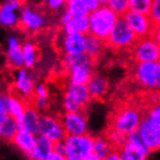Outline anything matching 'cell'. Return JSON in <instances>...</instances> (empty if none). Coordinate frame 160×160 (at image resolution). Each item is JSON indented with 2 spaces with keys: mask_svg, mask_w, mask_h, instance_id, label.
I'll list each match as a JSON object with an SVG mask.
<instances>
[{
  "mask_svg": "<svg viewBox=\"0 0 160 160\" xmlns=\"http://www.w3.org/2000/svg\"><path fill=\"white\" fill-rule=\"evenodd\" d=\"M145 118V111L134 104H126L117 109L110 120V127L126 135L136 132Z\"/></svg>",
  "mask_w": 160,
  "mask_h": 160,
  "instance_id": "6da1fadb",
  "label": "cell"
},
{
  "mask_svg": "<svg viewBox=\"0 0 160 160\" xmlns=\"http://www.w3.org/2000/svg\"><path fill=\"white\" fill-rule=\"evenodd\" d=\"M119 17L120 16H118L109 5H101L88 15V33L106 41L112 28L117 24Z\"/></svg>",
  "mask_w": 160,
  "mask_h": 160,
  "instance_id": "7a4b0ae2",
  "label": "cell"
},
{
  "mask_svg": "<svg viewBox=\"0 0 160 160\" xmlns=\"http://www.w3.org/2000/svg\"><path fill=\"white\" fill-rule=\"evenodd\" d=\"M131 73L138 86L145 91L160 90V60L135 62Z\"/></svg>",
  "mask_w": 160,
  "mask_h": 160,
  "instance_id": "3957f363",
  "label": "cell"
},
{
  "mask_svg": "<svg viewBox=\"0 0 160 160\" xmlns=\"http://www.w3.org/2000/svg\"><path fill=\"white\" fill-rule=\"evenodd\" d=\"M92 101L86 83L68 82L62 96L64 112H84Z\"/></svg>",
  "mask_w": 160,
  "mask_h": 160,
  "instance_id": "277c9868",
  "label": "cell"
},
{
  "mask_svg": "<svg viewBox=\"0 0 160 160\" xmlns=\"http://www.w3.org/2000/svg\"><path fill=\"white\" fill-rule=\"evenodd\" d=\"M48 23V17L41 7L30 2H23L20 9V28L35 34L42 31Z\"/></svg>",
  "mask_w": 160,
  "mask_h": 160,
  "instance_id": "5b68a950",
  "label": "cell"
},
{
  "mask_svg": "<svg viewBox=\"0 0 160 160\" xmlns=\"http://www.w3.org/2000/svg\"><path fill=\"white\" fill-rule=\"evenodd\" d=\"M138 36L123 17H119L115 27L106 40L107 47L115 51L131 50L138 41Z\"/></svg>",
  "mask_w": 160,
  "mask_h": 160,
  "instance_id": "8992f818",
  "label": "cell"
},
{
  "mask_svg": "<svg viewBox=\"0 0 160 160\" xmlns=\"http://www.w3.org/2000/svg\"><path fill=\"white\" fill-rule=\"evenodd\" d=\"M66 147V160H87L93 152L94 137L83 135H67L64 139Z\"/></svg>",
  "mask_w": 160,
  "mask_h": 160,
  "instance_id": "52a82bcc",
  "label": "cell"
},
{
  "mask_svg": "<svg viewBox=\"0 0 160 160\" xmlns=\"http://www.w3.org/2000/svg\"><path fill=\"white\" fill-rule=\"evenodd\" d=\"M135 62H148L160 60V45L152 35L138 39L131 49Z\"/></svg>",
  "mask_w": 160,
  "mask_h": 160,
  "instance_id": "ba28073f",
  "label": "cell"
},
{
  "mask_svg": "<svg viewBox=\"0 0 160 160\" xmlns=\"http://www.w3.org/2000/svg\"><path fill=\"white\" fill-rule=\"evenodd\" d=\"M39 134L44 135L53 143L64 141L67 133L64 128L61 117L58 118L46 112H41L39 121Z\"/></svg>",
  "mask_w": 160,
  "mask_h": 160,
  "instance_id": "9c48e42d",
  "label": "cell"
},
{
  "mask_svg": "<svg viewBox=\"0 0 160 160\" xmlns=\"http://www.w3.org/2000/svg\"><path fill=\"white\" fill-rule=\"evenodd\" d=\"M13 79L14 92L26 102L31 101L37 83L34 73L25 67L20 68L15 70Z\"/></svg>",
  "mask_w": 160,
  "mask_h": 160,
  "instance_id": "30bf717a",
  "label": "cell"
},
{
  "mask_svg": "<svg viewBox=\"0 0 160 160\" xmlns=\"http://www.w3.org/2000/svg\"><path fill=\"white\" fill-rule=\"evenodd\" d=\"M56 46L62 55L84 52H86V34L66 33L60 30L56 38Z\"/></svg>",
  "mask_w": 160,
  "mask_h": 160,
  "instance_id": "8fae6325",
  "label": "cell"
},
{
  "mask_svg": "<svg viewBox=\"0 0 160 160\" xmlns=\"http://www.w3.org/2000/svg\"><path fill=\"white\" fill-rule=\"evenodd\" d=\"M119 152L121 160H144L152 152L143 142L138 131L128 135L127 143Z\"/></svg>",
  "mask_w": 160,
  "mask_h": 160,
  "instance_id": "7c38bea8",
  "label": "cell"
},
{
  "mask_svg": "<svg viewBox=\"0 0 160 160\" xmlns=\"http://www.w3.org/2000/svg\"><path fill=\"white\" fill-rule=\"evenodd\" d=\"M6 65L13 70L24 67L22 43L18 35L12 33L7 37L5 50Z\"/></svg>",
  "mask_w": 160,
  "mask_h": 160,
  "instance_id": "4fadbf2b",
  "label": "cell"
},
{
  "mask_svg": "<svg viewBox=\"0 0 160 160\" xmlns=\"http://www.w3.org/2000/svg\"><path fill=\"white\" fill-rule=\"evenodd\" d=\"M24 0H4L0 7V24L6 29L20 27V9Z\"/></svg>",
  "mask_w": 160,
  "mask_h": 160,
  "instance_id": "5bb4252c",
  "label": "cell"
},
{
  "mask_svg": "<svg viewBox=\"0 0 160 160\" xmlns=\"http://www.w3.org/2000/svg\"><path fill=\"white\" fill-rule=\"evenodd\" d=\"M67 135L88 133V116L84 112H65L61 117Z\"/></svg>",
  "mask_w": 160,
  "mask_h": 160,
  "instance_id": "9a60e30c",
  "label": "cell"
},
{
  "mask_svg": "<svg viewBox=\"0 0 160 160\" xmlns=\"http://www.w3.org/2000/svg\"><path fill=\"white\" fill-rule=\"evenodd\" d=\"M123 18L129 23L139 39L145 38V37L150 36L152 34L155 24L148 15L128 11L123 16Z\"/></svg>",
  "mask_w": 160,
  "mask_h": 160,
  "instance_id": "2e32d148",
  "label": "cell"
},
{
  "mask_svg": "<svg viewBox=\"0 0 160 160\" xmlns=\"http://www.w3.org/2000/svg\"><path fill=\"white\" fill-rule=\"evenodd\" d=\"M137 131L142 138L143 142L150 149V152H153L160 149V134L152 127L150 122L146 118H144L141 122Z\"/></svg>",
  "mask_w": 160,
  "mask_h": 160,
  "instance_id": "e0dca14e",
  "label": "cell"
},
{
  "mask_svg": "<svg viewBox=\"0 0 160 160\" xmlns=\"http://www.w3.org/2000/svg\"><path fill=\"white\" fill-rule=\"evenodd\" d=\"M40 117H41V112L31 102L27 103L22 119L20 122V128L29 131V132L35 135L39 134Z\"/></svg>",
  "mask_w": 160,
  "mask_h": 160,
  "instance_id": "ac0fdd59",
  "label": "cell"
},
{
  "mask_svg": "<svg viewBox=\"0 0 160 160\" xmlns=\"http://www.w3.org/2000/svg\"><path fill=\"white\" fill-rule=\"evenodd\" d=\"M95 59L86 52L77 54H65L62 56V66L65 71H69L76 67H88L94 69Z\"/></svg>",
  "mask_w": 160,
  "mask_h": 160,
  "instance_id": "d6986e66",
  "label": "cell"
},
{
  "mask_svg": "<svg viewBox=\"0 0 160 160\" xmlns=\"http://www.w3.org/2000/svg\"><path fill=\"white\" fill-rule=\"evenodd\" d=\"M88 88L92 101H97L104 98L109 91V81L100 74H93L88 82Z\"/></svg>",
  "mask_w": 160,
  "mask_h": 160,
  "instance_id": "ffe728a7",
  "label": "cell"
},
{
  "mask_svg": "<svg viewBox=\"0 0 160 160\" xmlns=\"http://www.w3.org/2000/svg\"><path fill=\"white\" fill-rule=\"evenodd\" d=\"M53 145L50 139L42 134L36 135V144L28 158L34 160H48L50 154L53 152Z\"/></svg>",
  "mask_w": 160,
  "mask_h": 160,
  "instance_id": "44dd1931",
  "label": "cell"
},
{
  "mask_svg": "<svg viewBox=\"0 0 160 160\" xmlns=\"http://www.w3.org/2000/svg\"><path fill=\"white\" fill-rule=\"evenodd\" d=\"M12 143L18 149H20L23 154L28 157V155L35 147L36 135L27 130L20 129L16 136L13 138Z\"/></svg>",
  "mask_w": 160,
  "mask_h": 160,
  "instance_id": "7402d4cb",
  "label": "cell"
},
{
  "mask_svg": "<svg viewBox=\"0 0 160 160\" xmlns=\"http://www.w3.org/2000/svg\"><path fill=\"white\" fill-rule=\"evenodd\" d=\"M18 121L11 115L0 116V136L5 142H12L13 138L20 130Z\"/></svg>",
  "mask_w": 160,
  "mask_h": 160,
  "instance_id": "603a6c76",
  "label": "cell"
},
{
  "mask_svg": "<svg viewBox=\"0 0 160 160\" xmlns=\"http://www.w3.org/2000/svg\"><path fill=\"white\" fill-rule=\"evenodd\" d=\"M31 101L32 104L41 112L47 111L50 104V95H49V89L44 82L36 83L34 95Z\"/></svg>",
  "mask_w": 160,
  "mask_h": 160,
  "instance_id": "cb8c5ba5",
  "label": "cell"
},
{
  "mask_svg": "<svg viewBox=\"0 0 160 160\" xmlns=\"http://www.w3.org/2000/svg\"><path fill=\"white\" fill-rule=\"evenodd\" d=\"M106 46V41L99 37L91 33L86 34V52L95 60L103 53Z\"/></svg>",
  "mask_w": 160,
  "mask_h": 160,
  "instance_id": "d4e9b609",
  "label": "cell"
},
{
  "mask_svg": "<svg viewBox=\"0 0 160 160\" xmlns=\"http://www.w3.org/2000/svg\"><path fill=\"white\" fill-rule=\"evenodd\" d=\"M61 30L66 33H81L88 34L89 30L88 16L73 17L72 20L65 25L61 26Z\"/></svg>",
  "mask_w": 160,
  "mask_h": 160,
  "instance_id": "484cf974",
  "label": "cell"
},
{
  "mask_svg": "<svg viewBox=\"0 0 160 160\" xmlns=\"http://www.w3.org/2000/svg\"><path fill=\"white\" fill-rule=\"evenodd\" d=\"M22 52L24 58V67L32 69L38 62L39 52L36 44L31 40H26L22 43Z\"/></svg>",
  "mask_w": 160,
  "mask_h": 160,
  "instance_id": "4316f807",
  "label": "cell"
},
{
  "mask_svg": "<svg viewBox=\"0 0 160 160\" xmlns=\"http://www.w3.org/2000/svg\"><path fill=\"white\" fill-rule=\"evenodd\" d=\"M27 105V102L22 99L21 96H18L17 93L12 92L10 93V104H9V115L14 117L18 123L22 121L24 111Z\"/></svg>",
  "mask_w": 160,
  "mask_h": 160,
  "instance_id": "83f0119b",
  "label": "cell"
},
{
  "mask_svg": "<svg viewBox=\"0 0 160 160\" xmlns=\"http://www.w3.org/2000/svg\"><path fill=\"white\" fill-rule=\"evenodd\" d=\"M114 148L106 135L94 137L93 153L98 157V160H107L108 155Z\"/></svg>",
  "mask_w": 160,
  "mask_h": 160,
  "instance_id": "f1b7e54d",
  "label": "cell"
},
{
  "mask_svg": "<svg viewBox=\"0 0 160 160\" xmlns=\"http://www.w3.org/2000/svg\"><path fill=\"white\" fill-rule=\"evenodd\" d=\"M94 74V69L88 67H76L67 71L68 82L72 83H86L89 82Z\"/></svg>",
  "mask_w": 160,
  "mask_h": 160,
  "instance_id": "f546056e",
  "label": "cell"
},
{
  "mask_svg": "<svg viewBox=\"0 0 160 160\" xmlns=\"http://www.w3.org/2000/svg\"><path fill=\"white\" fill-rule=\"evenodd\" d=\"M145 118L160 134V102L148 105L145 110Z\"/></svg>",
  "mask_w": 160,
  "mask_h": 160,
  "instance_id": "4dcf8cb0",
  "label": "cell"
},
{
  "mask_svg": "<svg viewBox=\"0 0 160 160\" xmlns=\"http://www.w3.org/2000/svg\"><path fill=\"white\" fill-rule=\"evenodd\" d=\"M106 136L109 139L111 144L112 145V147L118 149H121L125 146V144L128 141V135L120 132V131L118 129L112 128V127H110L108 129Z\"/></svg>",
  "mask_w": 160,
  "mask_h": 160,
  "instance_id": "1f68e13d",
  "label": "cell"
},
{
  "mask_svg": "<svg viewBox=\"0 0 160 160\" xmlns=\"http://www.w3.org/2000/svg\"><path fill=\"white\" fill-rule=\"evenodd\" d=\"M65 9H67L74 17H86L90 13L82 0H68Z\"/></svg>",
  "mask_w": 160,
  "mask_h": 160,
  "instance_id": "d6a6232c",
  "label": "cell"
},
{
  "mask_svg": "<svg viewBox=\"0 0 160 160\" xmlns=\"http://www.w3.org/2000/svg\"><path fill=\"white\" fill-rule=\"evenodd\" d=\"M153 0H129V11L148 15Z\"/></svg>",
  "mask_w": 160,
  "mask_h": 160,
  "instance_id": "836d02e7",
  "label": "cell"
},
{
  "mask_svg": "<svg viewBox=\"0 0 160 160\" xmlns=\"http://www.w3.org/2000/svg\"><path fill=\"white\" fill-rule=\"evenodd\" d=\"M68 2V0H42L43 7L52 13H61Z\"/></svg>",
  "mask_w": 160,
  "mask_h": 160,
  "instance_id": "e575fe53",
  "label": "cell"
},
{
  "mask_svg": "<svg viewBox=\"0 0 160 160\" xmlns=\"http://www.w3.org/2000/svg\"><path fill=\"white\" fill-rule=\"evenodd\" d=\"M108 5L120 17L129 11V0H110Z\"/></svg>",
  "mask_w": 160,
  "mask_h": 160,
  "instance_id": "d590c367",
  "label": "cell"
},
{
  "mask_svg": "<svg viewBox=\"0 0 160 160\" xmlns=\"http://www.w3.org/2000/svg\"><path fill=\"white\" fill-rule=\"evenodd\" d=\"M148 16L154 24L160 23V0H153Z\"/></svg>",
  "mask_w": 160,
  "mask_h": 160,
  "instance_id": "8d00e7d4",
  "label": "cell"
},
{
  "mask_svg": "<svg viewBox=\"0 0 160 160\" xmlns=\"http://www.w3.org/2000/svg\"><path fill=\"white\" fill-rule=\"evenodd\" d=\"M9 104H10V93L3 92L0 97V116L9 114Z\"/></svg>",
  "mask_w": 160,
  "mask_h": 160,
  "instance_id": "74e56055",
  "label": "cell"
},
{
  "mask_svg": "<svg viewBox=\"0 0 160 160\" xmlns=\"http://www.w3.org/2000/svg\"><path fill=\"white\" fill-rule=\"evenodd\" d=\"M74 16L67 10V9H64V10L60 13V17H59V24L61 26L65 25L66 23H68Z\"/></svg>",
  "mask_w": 160,
  "mask_h": 160,
  "instance_id": "f35d334b",
  "label": "cell"
},
{
  "mask_svg": "<svg viewBox=\"0 0 160 160\" xmlns=\"http://www.w3.org/2000/svg\"><path fill=\"white\" fill-rule=\"evenodd\" d=\"M53 152L66 158V147H65L64 141H60V142L54 143V145H53Z\"/></svg>",
  "mask_w": 160,
  "mask_h": 160,
  "instance_id": "ab89813d",
  "label": "cell"
},
{
  "mask_svg": "<svg viewBox=\"0 0 160 160\" xmlns=\"http://www.w3.org/2000/svg\"><path fill=\"white\" fill-rule=\"evenodd\" d=\"M148 101L149 104H155V103H159L160 102V90H156V91H150L148 92Z\"/></svg>",
  "mask_w": 160,
  "mask_h": 160,
  "instance_id": "60d3db41",
  "label": "cell"
},
{
  "mask_svg": "<svg viewBox=\"0 0 160 160\" xmlns=\"http://www.w3.org/2000/svg\"><path fill=\"white\" fill-rule=\"evenodd\" d=\"M82 2L86 4V6L88 8V10L90 12L93 10H96L97 8L101 6L99 0H82Z\"/></svg>",
  "mask_w": 160,
  "mask_h": 160,
  "instance_id": "b9f144b4",
  "label": "cell"
},
{
  "mask_svg": "<svg viewBox=\"0 0 160 160\" xmlns=\"http://www.w3.org/2000/svg\"><path fill=\"white\" fill-rule=\"evenodd\" d=\"M107 160H121L120 152L118 148H114L107 157Z\"/></svg>",
  "mask_w": 160,
  "mask_h": 160,
  "instance_id": "7bdbcfd3",
  "label": "cell"
},
{
  "mask_svg": "<svg viewBox=\"0 0 160 160\" xmlns=\"http://www.w3.org/2000/svg\"><path fill=\"white\" fill-rule=\"evenodd\" d=\"M152 37L157 41V43L160 45V23L155 24L154 28H153V31H152Z\"/></svg>",
  "mask_w": 160,
  "mask_h": 160,
  "instance_id": "ee69618b",
  "label": "cell"
},
{
  "mask_svg": "<svg viewBox=\"0 0 160 160\" xmlns=\"http://www.w3.org/2000/svg\"><path fill=\"white\" fill-rule=\"evenodd\" d=\"M48 160H66V158H65L64 156H62V155H60V154H58V153L52 152L50 154Z\"/></svg>",
  "mask_w": 160,
  "mask_h": 160,
  "instance_id": "f6af8a7d",
  "label": "cell"
},
{
  "mask_svg": "<svg viewBox=\"0 0 160 160\" xmlns=\"http://www.w3.org/2000/svg\"><path fill=\"white\" fill-rule=\"evenodd\" d=\"M109 1H110V0H99V2H100L101 5H108Z\"/></svg>",
  "mask_w": 160,
  "mask_h": 160,
  "instance_id": "bcb514c9",
  "label": "cell"
}]
</instances>
